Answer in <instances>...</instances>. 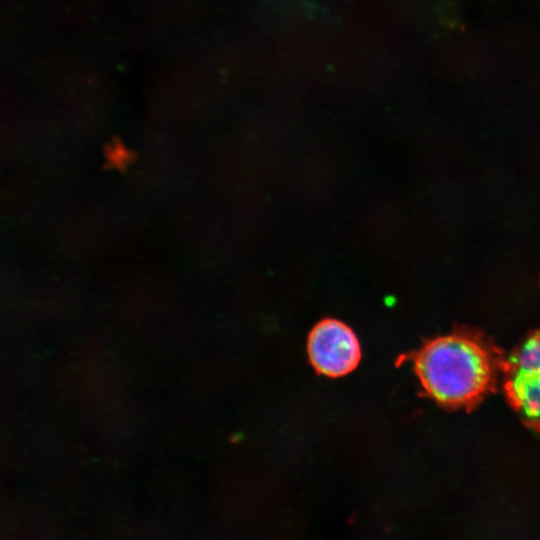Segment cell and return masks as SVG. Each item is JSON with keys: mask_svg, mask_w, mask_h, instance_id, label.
<instances>
[{"mask_svg": "<svg viewBox=\"0 0 540 540\" xmlns=\"http://www.w3.org/2000/svg\"><path fill=\"white\" fill-rule=\"evenodd\" d=\"M503 363L479 333L455 332L428 341L414 355V370L426 393L448 407H471L488 395Z\"/></svg>", "mask_w": 540, "mask_h": 540, "instance_id": "obj_1", "label": "cell"}, {"mask_svg": "<svg viewBox=\"0 0 540 540\" xmlns=\"http://www.w3.org/2000/svg\"><path fill=\"white\" fill-rule=\"evenodd\" d=\"M504 390L526 425L540 431V330L503 363Z\"/></svg>", "mask_w": 540, "mask_h": 540, "instance_id": "obj_2", "label": "cell"}, {"mask_svg": "<svg viewBox=\"0 0 540 540\" xmlns=\"http://www.w3.org/2000/svg\"><path fill=\"white\" fill-rule=\"evenodd\" d=\"M307 348L316 371L329 377L350 373L361 358L359 341L353 330L332 318L323 319L312 328Z\"/></svg>", "mask_w": 540, "mask_h": 540, "instance_id": "obj_3", "label": "cell"}]
</instances>
